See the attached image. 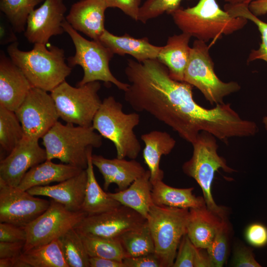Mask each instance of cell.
Segmentation results:
<instances>
[{
    "label": "cell",
    "instance_id": "1",
    "mask_svg": "<svg viewBox=\"0 0 267 267\" xmlns=\"http://www.w3.org/2000/svg\"><path fill=\"white\" fill-rule=\"evenodd\" d=\"M18 44L13 42L7 52L33 87L50 92L70 74L72 67L65 63L62 48L54 45L47 48L45 44L36 43L25 51L20 50Z\"/></svg>",
    "mask_w": 267,
    "mask_h": 267
},
{
    "label": "cell",
    "instance_id": "2",
    "mask_svg": "<svg viewBox=\"0 0 267 267\" xmlns=\"http://www.w3.org/2000/svg\"><path fill=\"white\" fill-rule=\"evenodd\" d=\"M177 26L197 40L207 42L221 39L242 29L248 20L233 17L222 9L216 0H199L194 6L181 7L170 14Z\"/></svg>",
    "mask_w": 267,
    "mask_h": 267
},
{
    "label": "cell",
    "instance_id": "3",
    "mask_svg": "<svg viewBox=\"0 0 267 267\" xmlns=\"http://www.w3.org/2000/svg\"><path fill=\"white\" fill-rule=\"evenodd\" d=\"M46 160L58 159L63 163L85 170L93 148L102 144V137L90 127L57 122L43 136Z\"/></svg>",
    "mask_w": 267,
    "mask_h": 267
},
{
    "label": "cell",
    "instance_id": "4",
    "mask_svg": "<svg viewBox=\"0 0 267 267\" xmlns=\"http://www.w3.org/2000/svg\"><path fill=\"white\" fill-rule=\"evenodd\" d=\"M139 122L137 113H124L122 104L109 96L102 101L93 118L92 127L114 144L117 158L135 159L141 150L139 141L134 132Z\"/></svg>",
    "mask_w": 267,
    "mask_h": 267
},
{
    "label": "cell",
    "instance_id": "5",
    "mask_svg": "<svg viewBox=\"0 0 267 267\" xmlns=\"http://www.w3.org/2000/svg\"><path fill=\"white\" fill-rule=\"evenodd\" d=\"M217 138L202 131L192 145V155L182 165L184 173L194 179L202 190L207 207L222 219H226V210L218 205L212 194V185L216 172L219 169L231 173L235 171L226 164L225 159L218 153Z\"/></svg>",
    "mask_w": 267,
    "mask_h": 267
},
{
    "label": "cell",
    "instance_id": "6",
    "mask_svg": "<svg viewBox=\"0 0 267 267\" xmlns=\"http://www.w3.org/2000/svg\"><path fill=\"white\" fill-rule=\"evenodd\" d=\"M189 209L153 204L147 222L161 267H172L182 237L187 233Z\"/></svg>",
    "mask_w": 267,
    "mask_h": 267
},
{
    "label": "cell",
    "instance_id": "7",
    "mask_svg": "<svg viewBox=\"0 0 267 267\" xmlns=\"http://www.w3.org/2000/svg\"><path fill=\"white\" fill-rule=\"evenodd\" d=\"M62 26L71 37L75 45L74 55L67 58L71 67L80 66L84 71L82 79L77 86L94 81H102L114 84L119 89L125 91L129 84L118 80L112 73L109 63L114 54L99 41H89L75 30L65 19Z\"/></svg>",
    "mask_w": 267,
    "mask_h": 267
},
{
    "label": "cell",
    "instance_id": "8",
    "mask_svg": "<svg viewBox=\"0 0 267 267\" xmlns=\"http://www.w3.org/2000/svg\"><path fill=\"white\" fill-rule=\"evenodd\" d=\"M210 46L195 40L190 48L183 82L198 89L211 104L223 103V98L240 90L236 82H224L217 76L210 56Z\"/></svg>",
    "mask_w": 267,
    "mask_h": 267
},
{
    "label": "cell",
    "instance_id": "9",
    "mask_svg": "<svg viewBox=\"0 0 267 267\" xmlns=\"http://www.w3.org/2000/svg\"><path fill=\"white\" fill-rule=\"evenodd\" d=\"M100 88L99 81L74 87L65 81L50 94L61 119L66 123L90 127L102 102L98 95Z\"/></svg>",
    "mask_w": 267,
    "mask_h": 267
},
{
    "label": "cell",
    "instance_id": "10",
    "mask_svg": "<svg viewBox=\"0 0 267 267\" xmlns=\"http://www.w3.org/2000/svg\"><path fill=\"white\" fill-rule=\"evenodd\" d=\"M50 201L46 210L24 227L27 237L23 252L57 239L87 216L83 211H72L52 199Z\"/></svg>",
    "mask_w": 267,
    "mask_h": 267
},
{
    "label": "cell",
    "instance_id": "11",
    "mask_svg": "<svg viewBox=\"0 0 267 267\" xmlns=\"http://www.w3.org/2000/svg\"><path fill=\"white\" fill-rule=\"evenodd\" d=\"M146 222L140 214L121 205L110 211L86 216L74 228L83 235L119 238L127 231L140 228Z\"/></svg>",
    "mask_w": 267,
    "mask_h": 267
},
{
    "label": "cell",
    "instance_id": "12",
    "mask_svg": "<svg viewBox=\"0 0 267 267\" xmlns=\"http://www.w3.org/2000/svg\"><path fill=\"white\" fill-rule=\"evenodd\" d=\"M25 135L40 139L60 118L50 93L33 87L15 112Z\"/></svg>",
    "mask_w": 267,
    "mask_h": 267
},
{
    "label": "cell",
    "instance_id": "13",
    "mask_svg": "<svg viewBox=\"0 0 267 267\" xmlns=\"http://www.w3.org/2000/svg\"><path fill=\"white\" fill-rule=\"evenodd\" d=\"M50 203L0 179V222L24 227L46 211Z\"/></svg>",
    "mask_w": 267,
    "mask_h": 267
},
{
    "label": "cell",
    "instance_id": "14",
    "mask_svg": "<svg viewBox=\"0 0 267 267\" xmlns=\"http://www.w3.org/2000/svg\"><path fill=\"white\" fill-rule=\"evenodd\" d=\"M39 139L24 135L22 140L0 162V179L9 185L18 187L27 172L46 160L44 148Z\"/></svg>",
    "mask_w": 267,
    "mask_h": 267
},
{
    "label": "cell",
    "instance_id": "15",
    "mask_svg": "<svg viewBox=\"0 0 267 267\" xmlns=\"http://www.w3.org/2000/svg\"><path fill=\"white\" fill-rule=\"evenodd\" d=\"M67 10L63 0H44L29 15L24 36L31 43L46 44L53 36L62 34V26Z\"/></svg>",
    "mask_w": 267,
    "mask_h": 267
},
{
    "label": "cell",
    "instance_id": "16",
    "mask_svg": "<svg viewBox=\"0 0 267 267\" xmlns=\"http://www.w3.org/2000/svg\"><path fill=\"white\" fill-rule=\"evenodd\" d=\"M33 87L3 51L0 54V106L15 112Z\"/></svg>",
    "mask_w": 267,
    "mask_h": 267
},
{
    "label": "cell",
    "instance_id": "17",
    "mask_svg": "<svg viewBox=\"0 0 267 267\" xmlns=\"http://www.w3.org/2000/svg\"><path fill=\"white\" fill-rule=\"evenodd\" d=\"M105 0H80L71 6L66 20L77 31L99 41L105 31Z\"/></svg>",
    "mask_w": 267,
    "mask_h": 267
},
{
    "label": "cell",
    "instance_id": "18",
    "mask_svg": "<svg viewBox=\"0 0 267 267\" xmlns=\"http://www.w3.org/2000/svg\"><path fill=\"white\" fill-rule=\"evenodd\" d=\"M87 172L83 170L77 175L53 185L32 187L28 192L34 196L50 198L72 211H81L85 195Z\"/></svg>",
    "mask_w": 267,
    "mask_h": 267
},
{
    "label": "cell",
    "instance_id": "19",
    "mask_svg": "<svg viewBox=\"0 0 267 267\" xmlns=\"http://www.w3.org/2000/svg\"><path fill=\"white\" fill-rule=\"evenodd\" d=\"M91 160L103 177V187L106 190L112 183H115L119 190H124L146 171L134 159L127 160L117 157L110 159L92 154Z\"/></svg>",
    "mask_w": 267,
    "mask_h": 267
},
{
    "label": "cell",
    "instance_id": "20",
    "mask_svg": "<svg viewBox=\"0 0 267 267\" xmlns=\"http://www.w3.org/2000/svg\"><path fill=\"white\" fill-rule=\"evenodd\" d=\"M99 41L114 54L130 55L139 62L157 59L162 48V46L151 44L147 37L136 38L127 33L123 36H116L106 29Z\"/></svg>",
    "mask_w": 267,
    "mask_h": 267
},
{
    "label": "cell",
    "instance_id": "21",
    "mask_svg": "<svg viewBox=\"0 0 267 267\" xmlns=\"http://www.w3.org/2000/svg\"><path fill=\"white\" fill-rule=\"evenodd\" d=\"M187 235L197 248L207 249L221 226L222 219L204 205L189 209Z\"/></svg>",
    "mask_w": 267,
    "mask_h": 267
},
{
    "label": "cell",
    "instance_id": "22",
    "mask_svg": "<svg viewBox=\"0 0 267 267\" xmlns=\"http://www.w3.org/2000/svg\"><path fill=\"white\" fill-rule=\"evenodd\" d=\"M191 37L181 33L169 37L166 44L162 46L157 59L168 69L170 77L183 82L184 72L188 62Z\"/></svg>",
    "mask_w": 267,
    "mask_h": 267
},
{
    "label": "cell",
    "instance_id": "23",
    "mask_svg": "<svg viewBox=\"0 0 267 267\" xmlns=\"http://www.w3.org/2000/svg\"><path fill=\"white\" fill-rule=\"evenodd\" d=\"M144 144L143 158L150 173L152 184L162 180L164 172L160 168L163 155L169 154L176 146V140L167 132L152 131L141 135Z\"/></svg>",
    "mask_w": 267,
    "mask_h": 267
},
{
    "label": "cell",
    "instance_id": "24",
    "mask_svg": "<svg viewBox=\"0 0 267 267\" xmlns=\"http://www.w3.org/2000/svg\"><path fill=\"white\" fill-rule=\"evenodd\" d=\"M84 169L65 163L56 164L46 160L30 169L25 174L18 187L27 191L52 182H60L72 178Z\"/></svg>",
    "mask_w": 267,
    "mask_h": 267
},
{
    "label": "cell",
    "instance_id": "25",
    "mask_svg": "<svg viewBox=\"0 0 267 267\" xmlns=\"http://www.w3.org/2000/svg\"><path fill=\"white\" fill-rule=\"evenodd\" d=\"M152 189L150 173L148 170L127 188L108 194L121 205L133 209L146 219L150 208L154 204L152 198Z\"/></svg>",
    "mask_w": 267,
    "mask_h": 267
},
{
    "label": "cell",
    "instance_id": "26",
    "mask_svg": "<svg viewBox=\"0 0 267 267\" xmlns=\"http://www.w3.org/2000/svg\"><path fill=\"white\" fill-rule=\"evenodd\" d=\"M193 189V187H173L162 180H159L152 184V201L154 204L158 206L188 209L205 205L204 197L196 196L192 192Z\"/></svg>",
    "mask_w": 267,
    "mask_h": 267
},
{
    "label": "cell",
    "instance_id": "27",
    "mask_svg": "<svg viewBox=\"0 0 267 267\" xmlns=\"http://www.w3.org/2000/svg\"><path fill=\"white\" fill-rule=\"evenodd\" d=\"M92 152L89 155L87 172V182L84 200L81 211L87 216L100 214L114 209L120 203L105 192L97 181L92 163Z\"/></svg>",
    "mask_w": 267,
    "mask_h": 267
},
{
    "label": "cell",
    "instance_id": "28",
    "mask_svg": "<svg viewBox=\"0 0 267 267\" xmlns=\"http://www.w3.org/2000/svg\"><path fill=\"white\" fill-rule=\"evenodd\" d=\"M20 258L30 267H69L58 239L23 252Z\"/></svg>",
    "mask_w": 267,
    "mask_h": 267
},
{
    "label": "cell",
    "instance_id": "29",
    "mask_svg": "<svg viewBox=\"0 0 267 267\" xmlns=\"http://www.w3.org/2000/svg\"><path fill=\"white\" fill-rule=\"evenodd\" d=\"M57 239L69 267H89V256L80 234L74 228Z\"/></svg>",
    "mask_w": 267,
    "mask_h": 267
},
{
    "label": "cell",
    "instance_id": "30",
    "mask_svg": "<svg viewBox=\"0 0 267 267\" xmlns=\"http://www.w3.org/2000/svg\"><path fill=\"white\" fill-rule=\"evenodd\" d=\"M127 257L155 253V246L146 223L140 228L127 231L119 238Z\"/></svg>",
    "mask_w": 267,
    "mask_h": 267
},
{
    "label": "cell",
    "instance_id": "31",
    "mask_svg": "<svg viewBox=\"0 0 267 267\" xmlns=\"http://www.w3.org/2000/svg\"><path fill=\"white\" fill-rule=\"evenodd\" d=\"M224 9L233 17H241L253 22L261 34V43L257 49H252L250 52L247 62L256 60H262L267 62V23L260 19L249 10L248 5L238 3H227L224 5Z\"/></svg>",
    "mask_w": 267,
    "mask_h": 267
},
{
    "label": "cell",
    "instance_id": "32",
    "mask_svg": "<svg viewBox=\"0 0 267 267\" xmlns=\"http://www.w3.org/2000/svg\"><path fill=\"white\" fill-rule=\"evenodd\" d=\"M89 257L123 262L127 255L119 238H105L81 235Z\"/></svg>",
    "mask_w": 267,
    "mask_h": 267
},
{
    "label": "cell",
    "instance_id": "33",
    "mask_svg": "<svg viewBox=\"0 0 267 267\" xmlns=\"http://www.w3.org/2000/svg\"><path fill=\"white\" fill-rule=\"evenodd\" d=\"M25 135L23 127L14 111L0 106V145L9 153Z\"/></svg>",
    "mask_w": 267,
    "mask_h": 267
},
{
    "label": "cell",
    "instance_id": "34",
    "mask_svg": "<svg viewBox=\"0 0 267 267\" xmlns=\"http://www.w3.org/2000/svg\"><path fill=\"white\" fill-rule=\"evenodd\" d=\"M44 0H0V9L15 32L26 28L28 18L35 6Z\"/></svg>",
    "mask_w": 267,
    "mask_h": 267
},
{
    "label": "cell",
    "instance_id": "35",
    "mask_svg": "<svg viewBox=\"0 0 267 267\" xmlns=\"http://www.w3.org/2000/svg\"><path fill=\"white\" fill-rule=\"evenodd\" d=\"M183 0H146L141 5L138 21L145 24L148 21L157 18L164 13L170 15L180 7V3Z\"/></svg>",
    "mask_w": 267,
    "mask_h": 267
},
{
    "label": "cell",
    "instance_id": "36",
    "mask_svg": "<svg viewBox=\"0 0 267 267\" xmlns=\"http://www.w3.org/2000/svg\"><path fill=\"white\" fill-rule=\"evenodd\" d=\"M229 226L224 219L217 232L207 252L214 267H222L226 262L228 250Z\"/></svg>",
    "mask_w": 267,
    "mask_h": 267
},
{
    "label": "cell",
    "instance_id": "37",
    "mask_svg": "<svg viewBox=\"0 0 267 267\" xmlns=\"http://www.w3.org/2000/svg\"><path fill=\"white\" fill-rule=\"evenodd\" d=\"M196 247L187 234L183 236L173 267H194Z\"/></svg>",
    "mask_w": 267,
    "mask_h": 267
},
{
    "label": "cell",
    "instance_id": "38",
    "mask_svg": "<svg viewBox=\"0 0 267 267\" xmlns=\"http://www.w3.org/2000/svg\"><path fill=\"white\" fill-rule=\"evenodd\" d=\"M245 238L255 247H264L267 245V227L259 222L252 223L245 230Z\"/></svg>",
    "mask_w": 267,
    "mask_h": 267
},
{
    "label": "cell",
    "instance_id": "39",
    "mask_svg": "<svg viewBox=\"0 0 267 267\" xmlns=\"http://www.w3.org/2000/svg\"><path fill=\"white\" fill-rule=\"evenodd\" d=\"M233 265L237 267H260L256 260L253 250L243 245L236 246L233 256Z\"/></svg>",
    "mask_w": 267,
    "mask_h": 267
},
{
    "label": "cell",
    "instance_id": "40",
    "mask_svg": "<svg viewBox=\"0 0 267 267\" xmlns=\"http://www.w3.org/2000/svg\"><path fill=\"white\" fill-rule=\"evenodd\" d=\"M26 237L24 227L8 222H0V241L25 242Z\"/></svg>",
    "mask_w": 267,
    "mask_h": 267
},
{
    "label": "cell",
    "instance_id": "41",
    "mask_svg": "<svg viewBox=\"0 0 267 267\" xmlns=\"http://www.w3.org/2000/svg\"><path fill=\"white\" fill-rule=\"evenodd\" d=\"M108 8L116 7L138 21L141 0H105Z\"/></svg>",
    "mask_w": 267,
    "mask_h": 267
},
{
    "label": "cell",
    "instance_id": "42",
    "mask_svg": "<svg viewBox=\"0 0 267 267\" xmlns=\"http://www.w3.org/2000/svg\"><path fill=\"white\" fill-rule=\"evenodd\" d=\"M123 262L126 267H161L160 261L155 253L127 257Z\"/></svg>",
    "mask_w": 267,
    "mask_h": 267
},
{
    "label": "cell",
    "instance_id": "43",
    "mask_svg": "<svg viewBox=\"0 0 267 267\" xmlns=\"http://www.w3.org/2000/svg\"><path fill=\"white\" fill-rule=\"evenodd\" d=\"M25 242L0 241V258L19 257L23 252Z\"/></svg>",
    "mask_w": 267,
    "mask_h": 267
},
{
    "label": "cell",
    "instance_id": "44",
    "mask_svg": "<svg viewBox=\"0 0 267 267\" xmlns=\"http://www.w3.org/2000/svg\"><path fill=\"white\" fill-rule=\"evenodd\" d=\"M89 267H126L123 262L95 257H89Z\"/></svg>",
    "mask_w": 267,
    "mask_h": 267
},
{
    "label": "cell",
    "instance_id": "45",
    "mask_svg": "<svg viewBox=\"0 0 267 267\" xmlns=\"http://www.w3.org/2000/svg\"><path fill=\"white\" fill-rule=\"evenodd\" d=\"M214 267L206 249L195 248L194 267Z\"/></svg>",
    "mask_w": 267,
    "mask_h": 267
},
{
    "label": "cell",
    "instance_id": "46",
    "mask_svg": "<svg viewBox=\"0 0 267 267\" xmlns=\"http://www.w3.org/2000/svg\"><path fill=\"white\" fill-rule=\"evenodd\" d=\"M250 11L255 16H259L267 13V0H253L249 5Z\"/></svg>",
    "mask_w": 267,
    "mask_h": 267
},
{
    "label": "cell",
    "instance_id": "47",
    "mask_svg": "<svg viewBox=\"0 0 267 267\" xmlns=\"http://www.w3.org/2000/svg\"><path fill=\"white\" fill-rule=\"evenodd\" d=\"M19 257L0 258V267H16Z\"/></svg>",
    "mask_w": 267,
    "mask_h": 267
},
{
    "label": "cell",
    "instance_id": "48",
    "mask_svg": "<svg viewBox=\"0 0 267 267\" xmlns=\"http://www.w3.org/2000/svg\"><path fill=\"white\" fill-rule=\"evenodd\" d=\"M227 3L231 4L243 3L249 5V3L253 0H224Z\"/></svg>",
    "mask_w": 267,
    "mask_h": 267
},
{
    "label": "cell",
    "instance_id": "49",
    "mask_svg": "<svg viewBox=\"0 0 267 267\" xmlns=\"http://www.w3.org/2000/svg\"><path fill=\"white\" fill-rule=\"evenodd\" d=\"M263 122L264 124L266 130L267 131V115L263 118Z\"/></svg>",
    "mask_w": 267,
    "mask_h": 267
}]
</instances>
